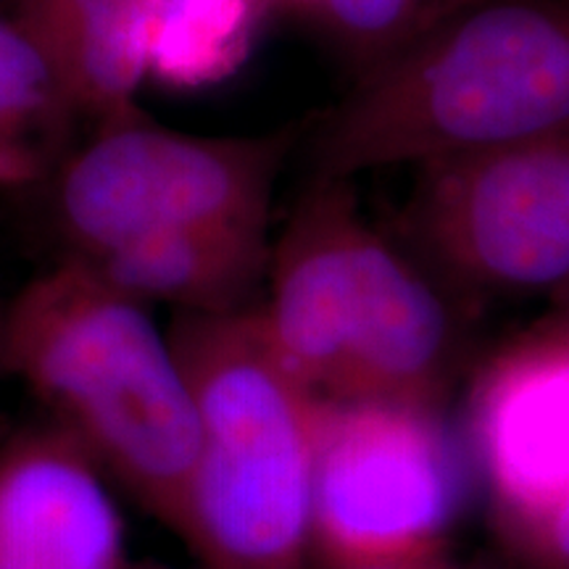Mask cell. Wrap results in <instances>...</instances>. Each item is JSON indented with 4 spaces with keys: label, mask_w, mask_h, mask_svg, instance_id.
<instances>
[{
    "label": "cell",
    "mask_w": 569,
    "mask_h": 569,
    "mask_svg": "<svg viewBox=\"0 0 569 569\" xmlns=\"http://www.w3.org/2000/svg\"><path fill=\"white\" fill-rule=\"evenodd\" d=\"M0 569H130L109 478L56 425L0 443Z\"/></svg>",
    "instance_id": "obj_9"
},
{
    "label": "cell",
    "mask_w": 569,
    "mask_h": 569,
    "mask_svg": "<svg viewBox=\"0 0 569 569\" xmlns=\"http://www.w3.org/2000/svg\"><path fill=\"white\" fill-rule=\"evenodd\" d=\"M293 127L259 138H201L124 113L74 146L42 193L59 259H84L184 227L267 232Z\"/></svg>",
    "instance_id": "obj_5"
},
{
    "label": "cell",
    "mask_w": 569,
    "mask_h": 569,
    "mask_svg": "<svg viewBox=\"0 0 569 569\" xmlns=\"http://www.w3.org/2000/svg\"><path fill=\"white\" fill-rule=\"evenodd\" d=\"M490 509L530 569H569V346L536 330L490 361L472 398Z\"/></svg>",
    "instance_id": "obj_8"
},
{
    "label": "cell",
    "mask_w": 569,
    "mask_h": 569,
    "mask_svg": "<svg viewBox=\"0 0 569 569\" xmlns=\"http://www.w3.org/2000/svg\"><path fill=\"white\" fill-rule=\"evenodd\" d=\"M403 240L465 306L569 296V130L415 169Z\"/></svg>",
    "instance_id": "obj_6"
},
{
    "label": "cell",
    "mask_w": 569,
    "mask_h": 569,
    "mask_svg": "<svg viewBox=\"0 0 569 569\" xmlns=\"http://www.w3.org/2000/svg\"><path fill=\"white\" fill-rule=\"evenodd\" d=\"M267 232L232 227L163 230L74 261L119 293L140 303L163 301L177 311L227 315L251 309V298L269 272Z\"/></svg>",
    "instance_id": "obj_10"
},
{
    "label": "cell",
    "mask_w": 569,
    "mask_h": 569,
    "mask_svg": "<svg viewBox=\"0 0 569 569\" xmlns=\"http://www.w3.org/2000/svg\"><path fill=\"white\" fill-rule=\"evenodd\" d=\"M264 3H282V6H296V9H322V0H264Z\"/></svg>",
    "instance_id": "obj_17"
},
{
    "label": "cell",
    "mask_w": 569,
    "mask_h": 569,
    "mask_svg": "<svg viewBox=\"0 0 569 569\" xmlns=\"http://www.w3.org/2000/svg\"><path fill=\"white\" fill-rule=\"evenodd\" d=\"M478 0H322L319 13L356 80Z\"/></svg>",
    "instance_id": "obj_14"
},
{
    "label": "cell",
    "mask_w": 569,
    "mask_h": 569,
    "mask_svg": "<svg viewBox=\"0 0 569 569\" xmlns=\"http://www.w3.org/2000/svg\"><path fill=\"white\" fill-rule=\"evenodd\" d=\"M3 361L51 425L180 536L201 438L193 393L148 303L56 261L3 309Z\"/></svg>",
    "instance_id": "obj_2"
},
{
    "label": "cell",
    "mask_w": 569,
    "mask_h": 569,
    "mask_svg": "<svg viewBox=\"0 0 569 569\" xmlns=\"http://www.w3.org/2000/svg\"><path fill=\"white\" fill-rule=\"evenodd\" d=\"M84 117L51 56L0 13V190H38L74 151Z\"/></svg>",
    "instance_id": "obj_12"
},
{
    "label": "cell",
    "mask_w": 569,
    "mask_h": 569,
    "mask_svg": "<svg viewBox=\"0 0 569 569\" xmlns=\"http://www.w3.org/2000/svg\"><path fill=\"white\" fill-rule=\"evenodd\" d=\"M264 0H161L151 19L146 74L196 90L232 77L251 56Z\"/></svg>",
    "instance_id": "obj_13"
},
{
    "label": "cell",
    "mask_w": 569,
    "mask_h": 569,
    "mask_svg": "<svg viewBox=\"0 0 569 569\" xmlns=\"http://www.w3.org/2000/svg\"><path fill=\"white\" fill-rule=\"evenodd\" d=\"M9 375L6 372V361H3V309H0V377Z\"/></svg>",
    "instance_id": "obj_18"
},
{
    "label": "cell",
    "mask_w": 569,
    "mask_h": 569,
    "mask_svg": "<svg viewBox=\"0 0 569 569\" xmlns=\"http://www.w3.org/2000/svg\"><path fill=\"white\" fill-rule=\"evenodd\" d=\"M561 301H565V306H561L559 315L553 317L551 322L546 325L540 332H546V336H549V338H553V340H559V343L569 346V296L561 298Z\"/></svg>",
    "instance_id": "obj_16"
},
{
    "label": "cell",
    "mask_w": 569,
    "mask_h": 569,
    "mask_svg": "<svg viewBox=\"0 0 569 569\" xmlns=\"http://www.w3.org/2000/svg\"><path fill=\"white\" fill-rule=\"evenodd\" d=\"M161 0H19V21L98 124L138 111L151 19Z\"/></svg>",
    "instance_id": "obj_11"
},
{
    "label": "cell",
    "mask_w": 569,
    "mask_h": 569,
    "mask_svg": "<svg viewBox=\"0 0 569 569\" xmlns=\"http://www.w3.org/2000/svg\"><path fill=\"white\" fill-rule=\"evenodd\" d=\"M465 501V461L438 409L322 398L311 553L443 549Z\"/></svg>",
    "instance_id": "obj_7"
},
{
    "label": "cell",
    "mask_w": 569,
    "mask_h": 569,
    "mask_svg": "<svg viewBox=\"0 0 569 569\" xmlns=\"http://www.w3.org/2000/svg\"><path fill=\"white\" fill-rule=\"evenodd\" d=\"M309 569H467L446 557L443 549L407 553H315Z\"/></svg>",
    "instance_id": "obj_15"
},
{
    "label": "cell",
    "mask_w": 569,
    "mask_h": 569,
    "mask_svg": "<svg viewBox=\"0 0 569 569\" xmlns=\"http://www.w3.org/2000/svg\"><path fill=\"white\" fill-rule=\"evenodd\" d=\"M569 130V0H478L359 77L319 122L315 177L425 167Z\"/></svg>",
    "instance_id": "obj_3"
},
{
    "label": "cell",
    "mask_w": 569,
    "mask_h": 569,
    "mask_svg": "<svg viewBox=\"0 0 569 569\" xmlns=\"http://www.w3.org/2000/svg\"><path fill=\"white\" fill-rule=\"evenodd\" d=\"M167 336L201 438L180 538L201 569H309L322 398L274 353L259 306L177 311Z\"/></svg>",
    "instance_id": "obj_4"
},
{
    "label": "cell",
    "mask_w": 569,
    "mask_h": 569,
    "mask_svg": "<svg viewBox=\"0 0 569 569\" xmlns=\"http://www.w3.org/2000/svg\"><path fill=\"white\" fill-rule=\"evenodd\" d=\"M267 274L261 322L301 386L438 409L465 359V309L369 222L351 180H311Z\"/></svg>",
    "instance_id": "obj_1"
}]
</instances>
